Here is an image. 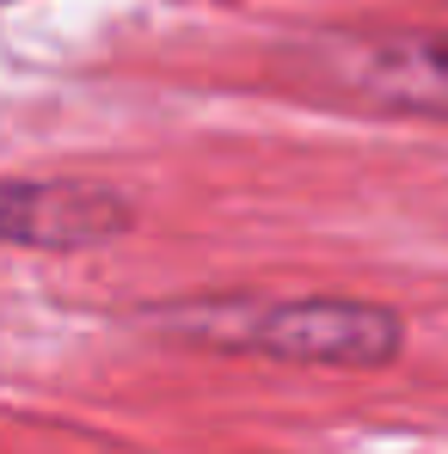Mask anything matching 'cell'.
Here are the masks:
<instances>
[{
  "label": "cell",
  "mask_w": 448,
  "mask_h": 454,
  "mask_svg": "<svg viewBox=\"0 0 448 454\" xmlns=\"http://www.w3.org/2000/svg\"><path fill=\"white\" fill-rule=\"evenodd\" d=\"M136 222L130 197L86 178H0V246L86 252Z\"/></svg>",
  "instance_id": "obj_3"
},
{
  "label": "cell",
  "mask_w": 448,
  "mask_h": 454,
  "mask_svg": "<svg viewBox=\"0 0 448 454\" xmlns=\"http://www.w3.org/2000/svg\"><path fill=\"white\" fill-rule=\"evenodd\" d=\"M301 74L313 92L344 98L357 111L448 123V25L319 37L301 50Z\"/></svg>",
  "instance_id": "obj_2"
},
{
  "label": "cell",
  "mask_w": 448,
  "mask_h": 454,
  "mask_svg": "<svg viewBox=\"0 0 448 454\" xmlns=\"http://www.w3.org/2000/svg\"><path fill=\"white\" fill-rule=\"evenodd\" d=\"M166 325L191 344L289 369H393L405 356V319L363 295H222L172 307Z\"/></svg>",
  "instance_id": "obj_1"
}]
</instances>
